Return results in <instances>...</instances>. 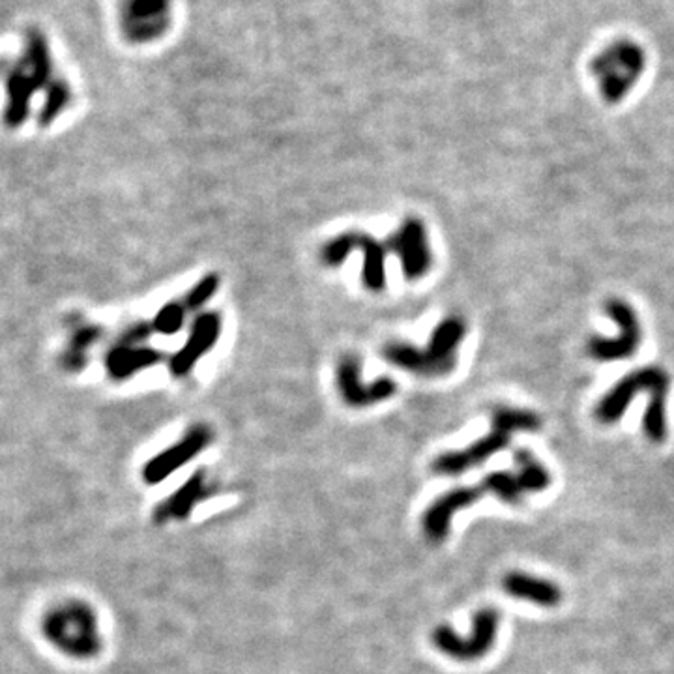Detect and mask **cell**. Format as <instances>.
Returning <instances> with one entry per match:
<instances>
[{
	"instance_id": "obj_3",
	"label": "cell",
	"mask_w": 674,
	"mask_h": 674,
	"mask_svg": "<svg viewBox=\"0 0 674 674\" xmlns=\"http://www.w3.org/2000/svg\"><path fill=\"white\" fill-rule=\"evenodd\" d=\"M42 633L49 644L73 660H90L102 651L97 616L85 602L69 599L49 609L42 618Z\"/></svg>"
},
{
	"instance_id": "obj_25",
	"label": "cell",
	"mask_w": 674,
	"mask_h": 674,
	"mask_svg": "<svg viewBox=\"0 0 674 674\" xmlns=\"http://www.w3.org/2000/svg\"><path fill=\"white\" fill-rule=\"evenodd\" d=\"M358 249V233H343L327 244L320 249V259L327 266L337 268L341 266L353 252Z\"/></svg>"
},
{
	"instance_id": "obj_2",
	"label": "cell",
	"mask_w": 674,
	"mask_h": 674,
	"mask_svg": "<svg viewBox=\"0 0 674 674\" xmlns=\"http://www.w3.org/2000/svg\"><path fill=\"white\" fill-rule=\"evenodd\" d=\"M541 428V420L538 414L527 409L515 407H496L491 416V431L463 449H452V452L440 454L431 470L440 476H459L463 472L476 468L485 463L494 454L503 452L510 446L512 435L515 431H536Z\"/></svg>"
},
{
	"instance_id": "obj_16",
	"label": "cell",
	"mask_w": 674,
	"mask_h": 674,
	"mask_svg": "<svg viewBox=\"0 0 674 674\" xmlns=\"http://www.w3.org/2000/svg\"><path fill=\"white\" fill-rule=\"evenodd\" d=\"M503 588L506 594L540 607H557L562 602V590L559 588V585L529 576V573H506L503 579Z\"/></svg>"
},
{
	"instance_id": "obj_24",
	"label": "cell",
	"mask_w": 674,
	"mask_h": 674,
	"mask_svg": "<svg viewBox=\"0 0 674 674\" xmlns=\"http://www.w3.org/2000/svg\"><path fill=\"white\" fill-rule=\"evenodd\" d=\"M482 484H484V487L487 489L489 494L501 498L503 503H508V504L521 503L522 494L527 493V491H524L517 474H512V472H506V470H498V472L487 474V476L482 480Z\"/></svg>"
},
{
	"instance_id": "obj_21",
	"label": "cell",
	"mask_w": 674,
	"mask_h": 674,
	"mask_svg": "<svg viewBox=\"0 0 674 674\" xmlns=\"http://www.w3.org/2000/svg\"><path fill=\"white\" fill-rule=\"evenodd\" d=\"M99 336H102V330H99L97 327H90V324H87V327L73 328L66 353L60 358L62 367L68 371L83 369L87 364V351L99 339Z\"/></svg>"
},
{
	"instance_id": "obj_28",
	"label": "cell",
	"mask_w": 674,
	"mask_h": 674,
	"mask_svg": "<svg viewBox=\"0 0 674 674\" xmlns=\"http://www.w3.org/2000/svg\"><path fill=\"white\" fill-rule=\"evenodd\" d=\"M154 334L152 324L150 322H137L124 332L118 339V345H143L150 336Z\"/></svg>"
},
{
	"instance_id": "obj_10",
	"label": "cell",
	"mask_w": 674,
	"mask_h": 674,
	"mask_svg": "<svg viewBox=\"0 0 674 674\" xmlns=\"http://www.w3.org/2000/svg\"><path fill=\"white\" fill-rule=\"evenodd\" d=\"M360 374H362V364L356 356L341 358L337 365V390H339L341 399L348 407L364 409V407H371L381 402H386V399L395 395L397 384L392 379L383 377L379 381L371 383L369 386H365L362 383Z\"/></svg>"
},
{
	"instance_id": "obj_18",
	"label": "cell",
	"mask_w": 674,
	"mask_h": 674,
	"mask_svg": "<svg viewBox=\"0 0 674 674\" xmlns=\"http://www.w3.org/2000/svg\"><path fill=\"white\" fill-rule=\"evenodd\" d=\"M384 358L392 365L405 369L409 373L418 374V377H442V374H448L452 371V367H448L426 351V348H418L411 343H390L384 348Z\"/></svg>"
},
{
	"instance_id": "obj_13",
	"label": "cell",
	"mask_w": 674,
	"mask_h": 674,
	"mask_svg": "<svg viewBox=\"0 0 674 674\" xmlns=\"http://www.w3.org/2000/svg\"><path fill=\"white\" fill-rule=\"evenodd\" d=\"M3 73L6 90V106L3 118L8 128L15 130L27 122L31 115L32 97L42 88L32 79V75L19 64V60L14 66L3 64Z\"/></svg>"
},
{
	"instance_id": "obj_14",
	"label": "cell",
	"mask_w": 674,
	"mask_h": 674,
	"mask_svg": "<svg viewBox=\"0 0 674 674\" xmlns=\"http://www.w3.org/2000/svg\"><path fill=\"white\" fill-rule=\"evenodd\" d=\"M214 494V489L208 485L205 472L197 470L191 474L189 480L182 484L177 491H174L163 503H160L152 513V519L156 524H165L169 521H179L189 517L193 508L201 504L207 498Z\"/></svg>"
},
{
	"instance_id": "obj_19",
	"label": "cell",
	"mask_w": 674,
	"mask_h": 674,
	"mask_svg": "<svg viewBox=\"0 0 674 674\" xmlns=\"http://www.w3.org/2000/svg\"><path fill=\"white\" fill-rule=\"evenodd\" d=\"M465 334H466V327H465L463 319L448 317L433 330V334L429 337V343L426 346V351L437 362L454 369L456 367L457 346L465 339Z\"/></svg>"
},
{
	"instance_id": "obj_11",
	"label": "cell",
	"mask_w": 674,
	"mask_h": 674,
	"mask_svg": "<svg viewBox=\"0 0 674 674\" xmlns=\"http://www.w3.org/2000/svg\"><path fill=\"white\" fill-rule=\"evenodd\" d=\"M485 494L489 493L484 487V484L446 491L444 494L435 498L431 506L426 510V513H423L421 517L423 534H426V538L431 543L444 541L449 532V522H452L454 515L459 510L476 504Z\"/></svg>"
},
{
	"instance_id": "obj_23",
	"label": "cell",
	"mask_w": 674,
	"mask_h": 674,
	"mask_svg": "<svg viewBox=\"0 0 674 674\" xmlns=\"http://www.w3.org/2000/svg\"><path fill=\"white\" fill-rule=\"evenodd\" d=\"M43 92H45V99H43V107L38 115V122H40V126H51V124L68 109L73 94H71V87L62 78H55Z\"/></svg>"
},
{
	"instance_id": "obj_26",
	"label": "cell",
	"mask_w": 674,
	"mask_h": 674,
	"mask_svg": "<svg viewBox=\"0 0 674 674\" xmlns=\"http://www.w3.org/2000/svg\"><path fill=\"white\" fill-rule=\"evenodd\" d=\"M186 306L184 302H169L165 304L163 308H160V311L156 313V317L152 319V330L156 334H162V336H174L179 334L184 327V320H186Z\"/></svg>"
},
{
	"instance_id": "obj_7",
	"label": "cell",
	"mask_w": 674,
	"mask_h": 674,
	"mask_svg": "<svg viewBox=\"0 0 674 674\" xmlns=\"http://www.w3.org/2000/svg\"><path fill=\"white\" fill-rule=\"evenodd\" d=\"M607 315L616 322L620 334L616 337H592L588 355L596 362H622L637 353L642 330L635 309L622 298H611L605 304Z\"/></svg>"
},
{
	"instance_id": "obj_22",
	"label": "cell",
	"mask_w": 674,
	"mask_h": 674,
	"mask_svg": "<svg viewBox=\"0 0 674 674\" xmlns=\"http://www.w3.org/2000/svg\"><path fill=\"white\" fill-rule=\"evenodd\" d=\"M513 459L517 465V476L524 491L536 493L551 485V474H549V470L529 452L527 448H519Z\"/></svg>"
},
{
	"instance_id": "obj_8",
	"label": "cell",
	"mask_w": 674,
	"mask_h": 674,
	"mask_svg": "<svg viewBox=\"0 0 674 674\" xmlns=\"http://www.w3.org/2000/svg\"><path fill=\"white\" fill-rule=\"evenodd\" d=\"M384 245L402 263L403 276L409 282L421 280L433 266L428 231L418 217H407Z\"/></svg>"
},
{
	"instance_id": "obj_12",
	"label": "cell",
	"mask_w": 674,
	"mask_h": 674,
	"mask_svg": "<svg viewBox=\"0 0 674 674\" xmlns=\"http://www.w3.org/2000/svg\"><path fill=\"white\" fill-rule=\"evenodd\" d=\"M221 328L223 320L216 311H205L197 315L184 346L169 360V369L174 377H186L197 365V362L212 351L221 336Z\"/></svg>"
},
{
	"instance_id": "obj_4",
	"label": "cell",
	"mask_w": 674,
	"mask_h": 674,
	"mask_svg": "<svg viewBox=\"0 0 674 674\" xmlns=\"http://www.w3.org/2000/svg\"><path fill=\"white\" fill-rule=\"evenodd\" d=\"M646 68L642 47L630 40H616L599 51L590 64L592 78L605 102L616 104L626 97Z\"/></svg>"
},
{
	"instance_id": "obj_20",
	"label": "cell",
	"mask_w": 674,
	"mask_h": 674,
	"mask_svg": "<svg viewBox=\"0 0 674 674\" xmlns=\"http://www.w3.org/2000/svg\"><path fill=\"white\" fill-rule=\"evenodd\" d=\"M358 252L364 255L362 282L365 289L371 292H381L386 287V245L358 233Z\"/></svg>"
},
{
	"instance_id": "obj_6",
	"label": "cell",
	"mask_w": 674,
	"mask_h": 674,
	"mask_svg": "<svg viewBox=\"0 0 674 674\" xmlns=\"http://www.w3.org/2000/svg\"><path fill=\"white\" fill-rule=\"evenodd\" d=\"M172 23V0H122L120 31L130 43H152L167 34Z\"/></svg>"
},
{
	"instance_id": "obj_1",
	"label": "cell",
	"mask_w": 674,
	"mask_h": 674,
	"mask_svg": "<svg viewBox=\"0 0 674 674\" xmlns=\"http://www.w3.org/2000/svg\"><path fill=\"white\" fill-rule=\"evenodd\" d=\"M670 388V377L663 367L648 365L628 373L620 379L596 405L594 416L599 423H616L630 403L639 393L648 395V407L642 418L644 435L652 442H663L667 439V393Z\"/></svg>"
},
{
	"instance_id": "obj_17",
	"label": "cell",
	"mask_w": 674,
	"mask_h": 674,
	"mask_svg": "<svg viewBox=\"0 0 674 674\" xmlns=\"http://www.w3.org/2000/svg\"><path fill=\"white\" fill-rule=\"evenodd\" d=\"M19 64L32 75V79L43 90L55 79L51 47H49V40L42 31L31 29L24 36Z\"/></svg>"
},
{
	"instance_id": "obj_15",
	"label": "cell",
	"mask_w": 674,
	"mask_h": 674,
	"mask_svg": "<svg viewBox=\"0 0 674 674\" xmlns=\"http://www.w3.org/2000/svg\"><path fill=\"white\" fill-rule=\"evenodd\" d=\"M165 356L152 346L144 345H115L106 356V369L115 381H126L135 373L162 364Z\"/></svg>"
},
{
	"instance_id": "obj_5",
	"label": "cell",
	"mask_w": 674,
	"mask_h": 674,
	"mask_svg": "<svg viewBox=\"0 0 674 674\" xmlns=\"http://www.w3.org/2000/svg\"><path fill=\"white\" fill-rule=\"evenodd\" d=\"M501 614L496 609H482L474 614L472 635L461 637L449 626H439L431 633V642L439 652L456 661L482 660L496 641Z\"/></svg>"
},
{
	"instance_id": "obj_27",
	"label": "cell",
	"mask_w": 674,
	"mask_h": 674,
	"mask_svg": "<svg viewBox=\"0 0 674 674\" xmlns=\"http://www.w3.org/2000/svg\"><path fill=\"white\" fill-rule=\"evenodd\" d=\"M219 289V278L217 273H208L201 282H199L184 298V306L188 311L201 309L208 300L217 292Z\"/></svg>"
},
{
	"instance_id": "obj_9",
	"label": "cell",
	"mask_w": 674,
	"mask_h": 674,
	"mask_svg": "<svg viewBox=\"0 0 674 674\" xmlns=\"http://www.w3.org/2000/svg\"><path fill=\"white\" fill-rule=\"evenodd\" d=\"M212 431L205 423H197V426L189 428L186 435L169 446L163 452L154 456L146 465L143 466V480L148 485H158L165 478H169L172 472H177L184 465H188L191 459H195L203 449L212 442Z\"/></svg>"
}]
</instances>
